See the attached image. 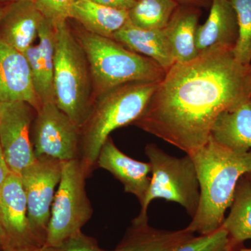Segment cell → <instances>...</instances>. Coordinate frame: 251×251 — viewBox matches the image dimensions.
Here are the masks:
<instances>
[{"label":"cell","mask_w":251,"mask_h":251,"mask_svg":"<svg viewBox=\"0 0 251 251\" xmlns=\"http://www.w3.org/2000/svg\"><path fill=\"white\" fill-rule=\"evenodd\" d=\"M251 99V64L213 51L175 63L133 125L189 154L205 145L220 114Z\"/></svg>","instance_id":"obj_1"},{"label":"cell","mask_w":251,"mask_h":251,"mask_svg":"<svg viewBox=\"0 0 251 251\" xmlns=\"http://www.w3.org/2000/svg\"><path fill=\"white\" fill-rule=\"evenodd\" d=\"M188 155L197 171L201 196L198 210L186 228L201 235L211 234L222 226L238 181L251 172V150L234 152L210 135L204 146Z\"/></svg>","instance_id":"obj_2"},{"label":"cell","mask_w":251,"mask_h":251,"mask_svg":"<svg viewBox=\"0 0 251 251\" xmlns=\"http://www.w3.org/2000/svg\"><path fill=\"white\" fill-rule=\"evenodd\" d=\"M159 82H135L115 87L94 99L81 128L80 161L88 177L100 149L113 130L133 123L145 111Z\"/></svg>","instance_id":"obj_3"},{"label":"cell","mask_w":251,"mask_h":251,"mask_svg":"<svg viewBox=\"0 0 251 251\" xmlns=\"http://www.w3.org/2000/svg\"><path fill=\"white\" fill-rule=\"evenodd\" d=\"M74 34L88 61L94 99L118 86L135 82H160L166 75V71L158 63L113 39L92 34L82 27L75 29Z\"/></svg>","instance_id":"obj_4"},{"label":"cell","mask_w":251,"mask_h":251,"mask_svg":"<svg viewBox=\"0 0 251 251\" xmlns=\"http://www.w3.org/2000/svg\"><path fill=\"white\" fill-rule=\"evenodd\" d=\"M53 87L57 107L80 129L93 103L90 66L67 21L54 25Z\"/></svg>","instance_id":"obj_5"},{"label":"cell","mask_w":251,"mask_h":251,"mask_svg":"<svg viewBox=\"0 0 251 251\" xmlns=\"http://www.w3.org/2000/svg\"><path fill=\"white\" fill-rule=\"evenodd\" d=\"M145 152L151 166V182L139 214L135 219L148 220L149 206L158 198L177 203L193 218L198 210L201 192L191 157L188 154L181 158L171 156L154 143L148 144Z\"/></svg>","instance_id":"obj_6"},{"label":"cell","mask_w":251,"mask_h":251,"mask_svg":"<svg viewBox=\"0 0 251 251\" xmlns=\"http://www.w3.org/2000/svg\"><path fill=\"white\" fill-rule=\"evenodd\" d=\"M87 178L80 159L62 162L44 247L55 245L82 232L92 217L93 209L85 190Z\"/></svg>","instance_id":"obj_7"},{"label":"cell","mask_w":251,"mask_h":251,"mask_svg":"<svg viewBox=\"0 0 251 251\" xmlns=\"http://www.w3.org/2000/svg\"><path fill=\"white\" fill-rule=\"evenodd\" d=\"M81 129L54 102L44 104L31 128L36 158L49 157L61 162L79 159Z\"/></svg>","instance_id":"obj_8"},{"label":"cell","mask_w":251,"mask_h":251,"mask_svg":"<svg viewBox=\"0 0 251 251\" xmlns=\"http://www.w3.org/2000/svg\"><path fill=\"white\" fill-rule=\"evenodd\" d=\"M62 163L49 157H39L19 175L25 193L31 231L41 247L46 242Z\"/></svg>","instance_id":"obj_9"},{"label":"cell","mask_w":251,"mask_h":251,"mask_svg":"<svg viewBox=\"0 0 251 251\" xmlns=\"http://www.w3.org/2000/svg\"><path fill=\"white\" fill-rule=\"evenodd\" d=\"M36 110L23 101L0 103V145L10 171L20 175L36 158L31 140Z\"/></svg>","instance_id":"obj_10"},{"label":"cell","mask_w":251,"mask_h":251,"mask_svg":"<svg viewBox=\"0 0 251 251\" xmlns=\"http://www.w3.org/2000/svg\"><path fill=\"white\" fill-rule=\"evenodd\" d=\"M0 223L9 251L40 249L29 226L27 201L19 175L11 173L0 191Z\"/></svg>","instance_id":"obj_11"},{"label":"cell","mask_w":251,"mask_h":251,"mask_svg":"<svg viewBox=\"0 0 251 251\" xmlns=\"http://www.w3.org/2000/svg\"><path fill=\"white\" fill-rule=\"evenodd\" d=\"M0 101H23L39 111L42 103L25 55L0 39Z\"/></svg>","instance_id":"obj_12"},{"label":"cell","mask_w":251,"mask_h":251,"mask_svg":"<svg viewBox=\"0 0 251 251\" xmlns=\"http://www.w3.org/2000/svg\"><path fill=\"white\" fill-rule=\"evenodd\" d=\"M206 22L198 26V55L216 50H233L239 37L237 15L230 0H212Z\"/></svg>","instance_id":"obj_13"},{"label":"cell","mask_w":251,"mask_h":251,"mask_svg":"<svg viewBox=\"0 0 251 251\" xmlns=\"http://www.w3.org/2000/svg\"><path fill=\"white\" fill-rule=\"evenodd\" d=\"M97 166L111 173L122 183L126 193L133 195L142 205L150 188V162L137 161L119 150L109 137L100 149Z\"/></svg>","instance_id":"obj_14"},{"label":"cell","mask_w":251,"mask_h":251,"mask_svg":"<svg viewBox=\"0 0 251 251\" xmlns=\"http://www.w3.org/2000/svg\"><path fill=\"white\" fill-rule=\"evenodd\" d=\"M38 37L39 44L30 46L24 54L29 63L36 94L43 105L55 103L53 87L55 28L45 18L39 26Z\"/></svg>","instance_id":"obj_15"},{"label":"cell","mask_w":251,"mask_h":251,"mask_svg":"<svg viewBox=\"0 0 251 251\" xmlns=\"http://www.w3.org/2000/svg\"><path fill=\"white\" fill-rule=\"evenodd\" d=\"M44 18L34 1H11L0 21V39L24 53L33 45Z\"/></svg>","instance_id":"obj_16"},{"label":"cell","mask_w":251,"mask_h":251,"mask_svg":"<svg viewBox=\"0 0 251 251\" xmlns=\"http://www.w3.org/2000/svg\"><path fill=\"white\" fill-rule=\"evenodd\" d=\"M194 237L187 228L163 230L151 227L146 221H132L125 237L112 251H175Z\"/></svg>","instance_id":"obj_17"},{"label":"cell","mask_w":251,"mask_h":251,"mask_svg":"<svg viewBox=\"0 0 251 251\" xmlns=\"http://www.w3.org/2000/svg\"><path fill=\"white\" fill-rule=\"evenodd\" d=\"M112 39L130 50L152 59L166 72L175 64L165 28L144 29L128 21Z\"/></svg>","instance_id":"obj_18"},{"label":"cell","mask_w":251,"mask_h":251,"mask_svg":"<svg viewBox=\"0 0 251 251\" xmlns=\"http://www.w3.org/2000/svg\"><path fill=\"white\" fill-rule=\"evenodd\" d=\"M211 136L215 141L234 152L251 150V99L232 110L220 114Z\"/></svg>","instance_id":"obj_19"},{"label":"cell","mask_w":251,"mask_h":251,"mask_svg":"<svg viewBox=\"0 0 251 251\" xmlns=\"http://www.w3.org/2000/svg\"><path fill=\"white\" fill-rule=\"evenodd\" d=\"M201 14L199 8L179 5L165 28L175 63L190 62L198 57L196 33Z\"/></svg>","instance_id":"obj_20"},{"label":"cell","mask_w":251,"mask_h":251,"mask_svg":"<svg viewBox=\"0 0 251 251\" xmlns=\"http://www.w3.org/2000/svg\"><path fill=\"white\" fill-rule=\"evenodd\" d=\"M70 19L97 35L112 39L115 33L128 22V11L112 9L90 0H76L71 11Z\"/></svg>","instance_id":"obj_21"},{"label":"cell","mask_w":251,"mask_h":251,"mask_svg":"<svg viewBox=\"0 0 251 251\" xmlns=\"http://www.w3.org/2000/svg\"><path fill=\"white\" fill-rule=\"evenodd\" d=\"M221 227L227 231L234 248L251 239V182L245 175L238 181L230 212Z\"/></svg>","instance_id":"obj_22"},{"label":"cell","mask_w":251,"mask_h":251,"mask_svg":"<svg viewBox=\"0 0 251 251\" xmlns=\"http://www.w3.org/2000/svg\"><path fill=\"white\" fill-rule=\"evenodd\" d=\"M179 6L174 0H137L128 11V21L141 29H164Z\"/></svg>","instance_id":"obj_23"},{"label":"cell","mask_w":251,"mask_h":251,"mask_svg":"<svg viewBox=\"0 0 251 251\" xmlns=\"http://www.w3.org/2000/svg\"><path fill=\"white\" fill-rule=\"evenodd\" d=\"M237 15L239 37L232 52L244 64H251V0H230Z\"/></svg>","instance_id":"obj_24"},{"label":"cell","mask_w":251,"mask_h":251,"mask_svg":"<svg viewBox=\"0 0 251 251\" xmlns=\"http://www.w3.org/2000/svg\"><path fill=\"white\" fill-rule=\"evenodd\" d=\"M226 229L220 227L211 234L193 237L175 251H234Z\"/></svg>","instance_id":"obj_25"},{"label":"cell","mask_w":251,"mask_h":251,"mask_svg":"<svg viewBox=\"0 0 251 251\" xmlns=\"http://www.w3.org/2000/svg\"><path fill=\"white\" fill-rule=\"evenodd\" d=\"M76 0H34V4L46 19L52 24L70 19L73 5Z\"/></svg>","instance_id":"obj_26"},{"label":"cell","mask_w":251,"mask_h":251,"mask_svg":"<svg viewBox=\"0 0 251 251\" xmlns=\"http://www.w3.org/2000/svg\"><path fill=\"white\" fill-rule=\"evenodd\" d=\"M40 251H107L99 247L97 240L86 235L83 232L74 234L72 237L55 245L43 247Z\"/></svg>","instance_id":"obj_27"},{"label":"cell","mask_w":251,"mask_h":251,"mask_svg":"<svg viewBox=\"0 0 251 251\" xmlns=\"http://www.w3.org/2000/svg\"><path fill=\"white\" fill-rule=\"evenodd\" d=\"M90 1L107 7L127 11H129L137 2V0H90Z\"/></svg>","instance_id":"obj_28"},{"label":"cell","mask_w":251,"mask_h":251,"mask_svg":"<svg viewBox=\"0 0 251 251\" xmlns=\"http://www.w3.org/2000/svg\"><path fill=\"white\" fill-rule=\"evenodd\" d=\"M11 173H12L10 171L9 166L6 163L2 149L0 145V191L4 186L5 181Z\"/></svg>","instance_id":"obj_29"},{"label":"cell","mask_w":251,"mask_h":251,"mask_svg":"<svg viewBox=\"0 0 251 251\" xmlns=\"http://www.w3.org/2000/svg\"><path fill=\"white\" fill-rule=\"evenodd\" d=\"M174 1L182 6H193L201 9V8L210 7L212 0H174Z\"/></svg>","instance_id":"obj_30"},{"label":"cell","mask_w":251,"mask_h":251,"mask_svg":"<svg viewBox=\"0 0 251 251\" xmlns=\"http://www.w3.org/2000/svg\"><path fill=\"white\" fill-rule=\"evenodd\" d=\"M0 250L2 251H9V245H8L7 239L4 232L1 223H0Z\"/></svg>","instance_id":"obj_31"},{"label":"cell","mask_w":251,"mask_h":251,"mask_svg":"<svg viewBox=\"0 0 251 251\" xmlns=\"http://www.w3.org/2000/svg\"><path fill=\"white\" fill-rule=\"evenodd\" d=\"M11 2H9V1H0V21H1V18L4 16L6 11H7L8 7H9L10 3Z\"/></svg>","instance_id":"obj_32"},{"label":"cell","mask_w":251,"mask_h":251,"mask_svg":"<svg viewBox=\"0 0 251 251\" xmlns=\"http://www.w3.org/2000/svg\"><path fill=\"white\" fill-rule=\"evenodd\" d=\"M40 249H17V250H13L11 251H40Z\"/></svg>","instance_id":"obj_33"},{"label":"cell","mask_w":251,"mask_h":251,"mask_svg":"<svg viewBox=\"0 0 251 251\" xmlns=\"http://www.w3.org/2000/svg\"><path fill=\"white\" fill-rule=\"evenodd\" d=\"M245 176H247V179L249 180V181L251 182V173H247V174L245 175Z\"/></svg>","instance_id":"obj_34"},{"label":"cell","mask_w":251,"mask_h":251,"mask_svg":"<svg viewBox=\"0 0 251 251\" xmlns=\"http://www.w3.org/2000/svg\"><path fill=\"white\" fill-rule=\"evenodd\" d=\"M236 251H251V249H240Z\"/></svg>","instance_id":"obj_35"},{"label":"cell","mask_w":251,"mask_h":251,"mask_svg":"<svg viewBox=\"0 0 251 251\" xmlns=\"http://www.w3.org/2000/svg\"><path fill=\"white\" fill-rule=\"evenodd\" d=\"M0 1H9V2H11V1H18V0H0Z\"/></svg>","instance_id":"obj_36"},{"label":"cell","mask_w":251,"mask_h":251,"mask_svg":"<svg viewBox=\"0 0 251 251\" xmlns=\"http://www.w3.org/2000/svg\"><path fill=\"white\" fill-rule=\"evenodd\" d=\"M29 1H34V0H29Z\"/></svg>","instance_id":"obj_37"},{"label":"cell","mask_w":251,"mask_h":251,"mask_svg":"<svg viewBox=\"0 0 251 251\" xmlns=\"http://www.w3.org/2000/svg\"><path fill=\"white\" fill-rule=\"evenodd\" d=\"M0 103H1V101H0Z\"/></svg>","instance_id":"obj_38"}]
</instances>
